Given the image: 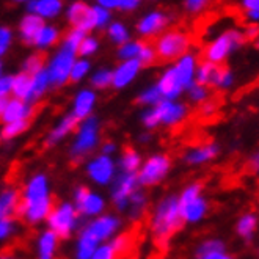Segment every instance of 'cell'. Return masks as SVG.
Instances as JSON below:
<instances>
[{
    "mask_svg": "<svg viewBox=\"0 0 259 259\" xmlns=\"http://www.w3.org/2000/svg\"><path fill=\"white\" fill-rule=\"evenodd\" d=\"M95 101H96L95 91L82 90L80 93L75 96V101H74V115L79 116L80 119L88 116L91 109H93V105H95Z\"/></svg>",
    "mask_w": 259,
    "mask_h": 259,
    "instance_id": "cell-23",
    "label": "cell"
},
{
    "mask_svg": "<svg viewBox=\"0 0 259 259\" xmlns=\"http://www.w3.org/2000/svg\"><path fill=\"white\" fill-rule=\"evenodd\" d=\"M90 190L87 187H79L77 192H75V203H77V207H80L85 201H87V198L90 196Z\"/></svg>",
    "mask_w": 259,
    "mask_h": 259,
    "instance_id": "cell-56",
    "label": "cell"
},
{
    "mask_svg": "<svg viewBox=\"0 0 259 259\" xmlns=\"http://www.w3.org/2000/svg\"><path fill=\"white\" fill-rule=\"evenodd\" d=\"M13 38H14V33L10 27L7 25L0 27V55H5L8 52V49L13 44Z\"/></svg>",
    "mask_w": 259,
    "mask_h": 259,
    "instance_id": "cell-48",
    "label": "cell"
},
{
    "mask_svg": "<svg viewBox=\"0 0 259 259\" xmlns=\"http://www.w3.org/2000/svg\"><path fill=\"white\" fill-rule=\"evenodd\" d=\"M30 124H32V119H21V121H14V123L7 124V127H5L4 132H2L4 140L16 137L18 134H21V132H24L25 129H28Z\"/></svg>",
    "mask_w": 259,
    "mask_h": 259,
    "instance_id": "cell-40",
    "label": "cell"
},
{
    "mask_svg": "<svg viewBox=\"0 0 259 259\" xmlns=\"http://www.w3.org/2000/svg\"><path fill=\"white\" fill-rule=\"evenodd\" d=\"M137 181H139V176L135 173H126L116 179V184L113 187V200L119 209H123L126 206V201L135 190Z\"/></svg>",
    "mask_w": 259,
    "mask_h": 259,
    "instance_id": "cell-16",
    "label": "cell"
},
{
    "mask_svg": "<svg viewBox=\"0 0 259 259\" xmlns=\"http://www.w3.org/2000/svg\"><path fill=\"white\" fill-rule=\"evenodd\" d=\"M46 58H44V54L42 52H33V54H30L25 60H24V63H22V71L30 74V75H35L36 72L42 71L46 66Z\"/></svg>",
    "mask_w": 259,
    "mask_h": 259,
    "instance_id": "cell-31",
    "label": "cell"
},
{
    "mask_svg": "<svg viewBox=\"0 0 259 259\" xmlns=\"http://www.w3.org/2000/svg\"><path fill=\"white\" fill-rule=\"evenodd\" d=\"M243 11H259V0H240Z\"/></svg>",
    "mask_w": 259,
    "mask_h": 259,
    "instance_id": "cell-57",
    "label": "cell"
},
{
    "mask_svg": "<svg viewBox=\"0 0 259 259\" xmlns=\"http://www.w3.org/2000/svg\"><path fill=\"white\" fill-rule=\"evenodd\" d=\"M58 42H62V32L54 24H44V27L39 30V33L33 42V48H36L39 52L48 51Z\"/></svg>",
    "mask_w": 259,
    "mask_h": 259,
    "instance_id": "cell-17",
    "label": "cell"
},
{
    "mask_svg": "<svg viewBox=\"0 0 259 259\" xmlns=\"http://www.w3.org/2000/svg\"><path fill=\"white\" fill-rule=\"evenodd\" d=\"M189 96L193 102L196 104H201L204 101H207L210 98V91H209V87H204V85H200V83H193L190 88H189Z\"/></svg>",
    "mask_w": 259,
    "mask_h": 259,
    "instance_id": "cell-44",
    "label": "cell"
},
{
    "mask_svg": "<svg viewBox=\"0 0 259 259\" xmlns=\"http://www.w3.org/2000/svg\"><path fill=\"white\" fill-rule=\"evenodd\" d=\"M243 32V36H245L247 41H256L259 38V25L257 24H248L245 25V28L242 30Z\"/></svg>",
    "mask_w": 259,
    "mask_h": 259,
    "instance_id": "cell-53",
    "label": "cell"
},
{
    "mask_svg": "<svg viewBox=\"0 0 259 259\" xmlns=\"http://www.w3.org/2000/svg\"><path fill=\"white\" fill-rule=\"evenodd\" d=\"M90 69H91V63L88 62V58H77V62H75L74 66H72L69 82L77 83V82L83 80L88 75Z\"/></svg>",
    "mask_w": 259,
    "mask_h": 259,
    "instance_id": "cell-36",
    "label": "cell"
},
{
    "mask_svg": "<svg viewBox=\"0 0 259 259\" xmlns=\"http://www.w3.org/2000/svg\"><path fill=\"white\" fill-rule=\"evenodd\" d=\"M87 35L88 33L83 32V30L74 28V27H71L65 33L57 52L51 57L48 66H46V69L49 72L51 87L58 88L65 85L66 82H69L72 66L77 62V57H79L77 54L79 48Z\"/></svg>",
    "mask_w": 259,
    "mask_h": 259,
    "instance_id": "cell-2",
    "label": "cell"
},
{
    "mask_svg": "<svg viewBox=\"0 0 259 259\" xmlns=\"http://www.w3.org/2000/svg\"><path fill=\"white\" fill-rule=\"evenodd\" d=\"M210 2L212 0H182V8L189 16H196V14H201L204 10H207Z\"/></svg>",
    "mask_w": 259,
    "mask_h": 259,
    "instance_id": "cell-39",
    "label": "cell"
},
{
    "mask_svg": "<svg viewBox=\"0 0 259 259\" xmlns=\"http://www.w3.org/2000/svg\"><path fill=\"white\" fill-rule=\"evenodd\" d=\"M159 113H160V119L163 123L168 124H176L178 121L184 119L187 115V107L182 104H175L171 101H162L160 104L156 105Z\"/></svg>",
    "mask_w": 259,
    "mask_h": 259,
    "instance_id": "cell-19",
    "label": "cell"
},
{
    "mask_svg": "<svg viewBox=\"0 0 259 259\" xmlns=\"http://www.w3.org/2000/svg\"><path fill=\"white\" fill-rule=\"evenodd\" d=\"M13 95L14 98L30 102V98H32V75L24 71L13 75Z\"/></svg>",
    "mask_w": 259,
    "mask_h": 259,
    "instance_id": "cell-21",
    "label": "cell"
},
{
    "mask_svg": "<svg viewBox=\"0 0 259 259\" xmlns=\"http://www.w3.org/2000/svg\"><path fill=\"white\" fill-rule=\"evenodd\" d=\"M245 41L247 39L240 30L237 28L226 30V32L220 33L217 38H214L210 42L206 44V48L203 51V58L210 63L223 65L226 62V58L237 49H240Z\"/></svg>",
    "mask_w": 259,
    "mask_h": 259,
    "instance_id": "cell-4",
    "label": "cell"
},
{
    "mask_svg": "<svg viewBox=\"0 0 259 259\" xmlns=\"http://www.w3.org/2000/svg\"><path fill=\"white\" fill-rule=\"evenodd\" d=\"M51 85V79H49V72L48 69H42L39 72H36L35 75H32V98H30V102H33L35 99L41 98L46 90Z\"/></svg>",
    "mask_w": 259,
    "mask_h": 259,
    "instance_id": "cell-28",
    "label": "cell"
},
{
    "mask_svg": "<svg viewBox=\"0 0 259 259\" xmlns=\"http://www.w3.org/2000/svg\"><path fill=\"white\" fill-rule=\"evenodd\" d=\"M57 239H58V236L54 231H48L41 237V242H39V256H41V259H52L54 250H55V245H57Z\"/></svg>",
    "mask_w": 259,
    "mask_h": 259,
    "instance_id": "cell-34",
    "label": "cell"
},
{
    "mask_svg": "<svg viewBox=\"0 0 259 259\" xmlns=\"http://www.w3.org/2000/svg\"><path fill=\"white\" fill-rule=\"evenodd\" d=\"M203 259H231L230 256H225V254H222V253H210V254H207L206 257H203Z\"/></svg>",
    "mask_w": 259,
    "mask_h": 259,
    "instance_id": "cell-59",
    "label": "cell"
},
{
    "mask_svg": "<svg viewBox=\"0 0 259 259\" xmlns=\"http://www.w3.org/2000/svg\"><path fill=\"white\" fill-rule=\"evenodd\" d=\"M170 168V159L166 156H154L151 157L143 166L142 173L139 175V181L145 186H152L160 181Z\"/></svg>",
    "mask_w": 259,
    "mask_h": 259,
    "instance_id": "cell-10",
    "label": "cell"
},
{
    "mask_svg": "<svg viewBox=\"0 0 259 259\" xmlns=\"http://www.w3.org/2000/svg\"><path fill=\"white\" fill-rule=\"evenodd\" d=\"M240 173H243V175L259 173V152H256L253 157H250V159L245 160V163H243L242 168H240Z\"/></svg>",
    "mask_w": 259,
    "mask_h": 259,
    "instance_id": "cell-49",
    "label": "cell"
},
{
    "mask_svg": "<svg viewBox=\"0 0 259 259\" xmlns=\"http://www.w3.org/2000/svg\"><path fill=\"white\" fill-rule=\"evenodd\" d=\"M223 65H215V63H210V62H200L196 69V83L204 85V87H217L219 77L223 71Z\"/></svg>",
    "mask_w": 259,
    "mask_h": 259,
    "instance_id": "cell-18",
    "label": "cell"
},
{
    "mask_svg": "<svg viewBox=\"0 0 259 259\" xmlns=\"http://www.w3.org/2000/svg\"><path fill=\"white\" fill-rule=\"evenodd\" d=\"M119 4H121V0H95V5H99L109 11L119 10Z\"/></svg>",
    "mask_w": 259,
    "mask_h": 259,
    "instance_id": "cell-54",
    "label": "cell"
},
{
    "mask_svg": "<svg viewBox=\"0 0 259 259\" xmlns=\"http://www.w3.org/2000/svg\"><path fill=\"white\" fill-rule=\"evenodd\" d=\"M96 126H98V121L95 116L88 118L83 123V127L80 131L79 139L72 148V160L82 162L88 152L95 148V145H96Z\"/></svg>",
    "mask_w": 259,
    "mask_h": 259,
    "instance_id": "cell-8",
    "label": "cell"
},
{
    "mask_svg": "<svg viewBox=\"0 0 259 259\" xmlns=\"http://www.w3.org/2000/svg\"><path fill=\"white\" fill-rule=\"evenodd\" d=\"M93 21L95 30H107L112 21V11L105 10L99 5H93Z\"/></svg>",
    "mask_w": 259,
    "mask_h": 259,
    "instance_id": "cell-35",
    "label": "cell"
},
{
    "mask_svg": "<svg viewBox=\"0 0 259 259\" xmlns=\"http://www.w3.org/2000/svg\"><path fill=\"white\" fill-rule=\"evenodd\" d=\"M182 226L184 219L181 215L179 201L175 196H166L159 203L156 215L152 219V251L148 259H165L170 239L182 230Z\"/></svg>",
    "mask_w": 259,
    "mask_h": 259,
    "instance_id": "cell-1",
    "label": "cell"
},
{
    "mask_svg": "<svg viewBox=\"0 0 259 259\" xmlns=\"http://www.w3.org/2000/svg\"><path fill=\"white\" fill-rule=\"evenodd\" d=\"M119 163H121V166H123V170L126 173H134L137 168H139V165H140V157L134 151V148L126 145L123 148V157H121Z\"/></svg>",
    "mask_w": 259,
    "mask_h": 259,
    "instance_id": "cell-33",
    "label": "cell"
},
{
    "mask_svg": "<svg viewBox=\"0 0 259 259\" xmlns=\"http://www.w3.org/2000/svg\"><path fill=\"white\" fill-rule=\"evenodd\" d=\"M27 13H33L44 21H54L65 13L63 0H30L25 5Z\"/></svg>",
    "mask_w": 259,
    "mask_h": 259,
    "instance_id": "cell-11",
    "label": "cell"
},
{
    "mask_svg": "<svg viewBox=\"0 0 259 259\" xmlns=\"http://www.w3.org/2000/svg\"><path fill=\"white\" fill-rule=\"evenodd\" d=\"M99 51V39L93 35H87L85 39L82 41L80 48H79V57L80 58H88L91 55H95Z\"/></svg>",
    "mask_w": 259,
    "mask_h": 259,
    "instance_id": "cell-38",
    "label": "cell"
},
{
    "mask_svg": "<svg viewBox=\"0 0 259 259\" xmlns=\"http://www.w3.org/2000/svg\"><path fill=\"white\" fill-rule=\"evenodd\" d=\"M112 171H113V163H112V160L109 157H105V156L95 160L88 168V173L91 175V178H93L95 181H98V182H101V184L109 182V179L112 176Z\"/></svg>",
    "mask_w": 259,
    "mask_h": 259,
    "instance_id": "cell-22",
    "label": "cell"
},
{
    "mask_svg": "<svg viewBox=\"0 0 259 259\" xmlns=\"http://www.w3.org/2000/svg\"><path fill=\"white\" fill-rule=\"evenodd\" d=\"M217 146H214L212 143L209 145H204V146H200V148H196L195 151H192L190 154L186 157V160L189 163H196V162H204V160H209L212 157H215L217 156Z\"/></svg>",
    "mask_w": 259,
    "mask_h": 259,
    "instance_id": "cell-30",
    "label": "cell"
},
{
    "mask_svg": "<svg viewBox=\"0 0 259 259\" xmlns=\"http://www.w3.org/2000/svg\"><path fill=\"white\" fill-rule=\"evenodd\" d=\"M157 87L165 99H175L181 95V91L184 90V87H182L178 77V71L175 65L163 71V74L160 75V79L157 82Z\"/></svg>",
    "mask_w": 259,
    "mask_h": 259,
    "instance_id": "cell-15",
    "label": "cell"
},
{
    "mask_svg": "<svg viewBox=\"0 0 259 259\" xmlns=\"http://www.w3.org/2000/svg\"><path fill=\"white\" fill-rule=\"evenodd\" d=\"M162 99H163V96H162V93H160V90H159V87L156 85V87H149L148 90H145L143 93L137 98V104H160L162 102Z\"/></svg>",
    "mask_w": 259,
    "mask_h": 259,
    "instance_id": "cell-41",
    "label": "cell"
},
{
    "mask_svg": "<svg viewBox=\"0 0 259 259\" xmlns=\"http://www.w3.org/2000/svg\"><path fill=\"white\" fill-rule=\"evenodd\" d=\"M254 48H256V49H259V38L254 41Z\"/></svg>",
    "mask_w": 259,
    "mask_h": 259,
    "instance_id": "cell-61",
    "label": "cell"
},
{
    "mask_svg": "<svg viewBox=\"0 0 259 259\" xmlns=\"http://www.w3.org/2000/svg\"><path fill=\"white\" fill-rule=\"evenodd\" d=\"M206 201L201 200V198H196V200L190 201L186 206H179L182 219L187 222H196L198 219H201L206 212Z\"/></svg>",
    "mask_w": 259,
    "mask_h": 259,
    "instance_id": "cell-26",
    "label": "cell"
},
{
    "mask_svg": "<svg viewBox=\"0 0 259 259\" xmlns=\"http://www.w3.org/2000/svg\"><path fill=\"white\" fill-rule=\"evenodd\" d=\"M90 82L98 90H105L109 87H113V71H110L107 68H101L91 75Z\"/></svg>",
    "mask_w": 259,
    "mask_h": 259,
    "instance_id": "cell-32",
    "label": "cell"
},
{
    "mask_svg": "<svg viewBox=\"0 0 259 259\" xmlns=\"http://www.w3.org/2000/svg\"><path fill=\"white\" fill-rule=\"evenodd\" d=\"M48 219H49V223L52 226L54 233L58 237H62V239L69 237L71 228L75 220V212L69 204H63L62 207L55 206Z\"/></svg>",
    "mask_w": 259,
    "mask_h": 259,
    "instance_id": "cell-9",
    "label": "cell"
},
{
    "mask_svg": "<svg viewBox=\"0 0 259 259\" xmlns=\"http://www.w3.org/2000/svg\"><path fill=\"white\" fill-rule=\"evenodd\" d=\"M143 121H145V124H146V126H149V127L157 126V124L160 123V121H162V119H160V113H159L157 107H156V109H152V110H149V112L145 115Z\"/></svg>",
    "mask_w": 259,
    "mask_h": 259,
    "instance_id": "cell-52",
    "label": "cell"
},
{
    "mask_svg": "<svg viewBox=\"0 0 259 259\" xmlns=\"http://www.w3.org/2000/svg\"><path fill=\"white\" fill-rule=\"evenodd\" d=\"M65 18L74 28L83 30L87 33L95 30L93 5H88L83 0H72L69 5H66Z\"/></svg>",
    "mask_w": 259,
    "mask_h": 259,
    "instance_id": "cell-6",
    "label": "cell"
},
{
    "mask_svg": "<svg viewBox=\"0 0 259 259\" xmlns=\"http://www.w3.org/2000/svg\"><path fill=\"white\" fill-rule=\"evenodd\" d=\"M198 65H200V60H198V57L192 52L186 54L184 57H181L175 63V68L178 71V77L184 88L189 90L196 82L195 77H196Z\"/></svg>",
    "mask_w": 259,
    "mask_h": 259,
    "instance_id": "cell-13",
    "label": "cell"
},
{
    "mask_svg": "<svg viewBox=\"0 0 259 259\" xmlns=\"http://www.w3.org/2000/svg\"><path fill=\"white\" fill-rule=\"evenodd\" d=\"M118 228V220L116 219H112V217H102L93 223H90L83 233L85 234H90L91 237H95L98 242L101 239H105V237H109L115 230Z\"/></svg>",
    "mask_w": 259,
    "mask_h": 259,
    "instance_id": "cell-20",
    "label": "cell"
},
{
    "mask_svg": "<svg viewBox=\"0 0 259 259\" xmlns=\"http://www.w3.org/2000/svg\"><path fill=\"white\" fill-rule=\"evenodd\" d=\"M2 259H7V257H2Z\"/></svg>",
    "mask_w": 259,
    "mask_h": 259,
    "instance_id": "cell-62",
    "label": "cell"
},
{
    "mask_svg": "<svg viewBox=\"0 0 259 259\" xmlns=\"http://www.w3.org/2000/svg\"><path fill=\"white\" fill-rule=\"evenodd\" d=\"M143 65L140 63V60H126L121 62L115 69H113V88L121 90L127 87L140 72Z\"/></svg>",
    "mask_w": 259,
    "mask_h": 259,
    "instance_id": "cell-14",
    "label": "cell"
},
{
    "mask_svg": "<svg viewBox=\"0 0 259 259\" xmlns=\"http://www.w3.org/2000/svg\"><path fill=\"white\" fill-rule=\"evenodd\" d=\"M96 243H98V240L95 237L82 233V239H80V243H79V251H77L79 259H90L91 256H93Z\"/></svg>",
    "mask_w": 259,
    "mask_h": 259,
    "instance_id": "cell-37",
    "label": "cell"
},
{
    "mask_svg": "<svg viewBox=\"0 0 259 259\" xmlns=\"http://www.w3.org/2000/svg\"><path fill=\"white\" fill-rule=\"evenodd\" d=\"M243 16H245L248 24H257L259 25V11H243Z\"/></svg>",
    "mask_w": 259,
    "mask_h": 259,
    "instance_id": "cell-58",
    "label": "cell"
},
{
    "mask_svg": "<svg viewBox=\"0 0 259 259\" xmlns=\"http://www.w3.org/2000/svg\"><path fill=\"white\" fill-rule=\"evenodd\" d=\"M11 2H13V4H19V5H21V4L27 5V4L30 2V0H11Z\"/></svg>",
    "mask_w": 259,
    "mask_h": 259,
    "instance_id": "cell-60",
    "label": "cell"
},
{
    "mask_svg": "<svg viewBox=\"0 0 259 259\" xmlns=\"http://www.w3.org/2000/svg\"><path fill=\"white\" fill-rule=\"evenodd\" d=\"M39 107H32L30 109L27 102L18 98L7 99L2 98L0 102V112H2V119L4 123H14V121H21V119H32L35 118L36 112Z\"/></svg>",
    "mask_w": 259,
    "mask_h": 259,
    "instance_id": "cell-7",
    "label": "cell"
},
{
    "mask_svg": "<svg viewBox=\"0 0 259 259\" xmlns=\"http://www.w3.org/2000/svg\"><path fill=\"white\" fill-rule=\"evenodd\" d=\"M171 18L162 10H151L148 13H145L143 16L137 21L135 24V33L142 36V38H157L159 35H162L165 30H168V27Z\"/></svg>",
    "mask_w": 259,
    "mask_h": 259,
    "instance_id": "cell-5",
    "label": "cell"
},
{
    "mask_svg": "<svg viewBox=\"0 0 259 259\" xmlns=\"http://www.w3.org/2000/svg\"><path fill=\"white\" fill-rule=\"evenodd\" d=\"M93 259H113V248H112V245L101 247L96 251V254L93 256Z\"/></svg>",
    "mask_w": 259,
    "mask_h": 259,
    "instance_id": "cell-55",
    "label": "cell"
},
{
    "mask_svg": "<svg viewBox=\"0 0 259 259\" xmlns=\"http://www.w3.org/2000/svg\"><path fill=\"white\" fill-rule=\"evenodd\" d=\"M201 189H203V182H195V184H192L189 189H186L181 196V200H179V206H186L190 201L196 200V198H200L198 195H200Z\"/></svg>",
    "mask_w": 259,
    "mask_h": 259,
    "instance_id": "cell-47",
    "label": "cell"
},
{
    "mask_svg": "<svg viewBox=\"0 0 259 259\" xmlns=\"http://www.w3.org/2000/svg\"><path fill=\"white\" fill-rule=\"evenodd\" d=\"M143 46H145L143 39H131L129 42L118 48V58L121 62H126V60H139Z\"/></svg>",
    "mask_w": 259,
    "mask_h": 259,
    "instance_id": "cell-27",
    "label": "cell"
},
{
    "mask_svg": "<svg viewBox=\"0 0 259 259\" xmlns=\"http://www.w3.org/2000/svg\"><path fill=\"white\" fill-rule=\"evenodd\" d=\"M143 0H121L119 4V11L123 13H134L140 8Z\"/></svg>",
    "mask_w": 259,
    "mask_h": 259,
    "instance_id": "cell-51",
    "label": "cell"
},
{
    "mask_svg": "<svg viewBox=\"0 0 259 259\" xmlns=\"http://www.w3.org/2000/svg\"><path fill=\"white\" fill-rule=\"evenodd\" d=\"M10 93H13V75H2V79H0V96L7 98Z\"/></svg>",
    "mask_w": 259,
    "mask_h": 259,
    "instance_id": "cell-50",
    "label": "cell"
},
{
    "mask_svg": "<svg viewBox=\"0 0 259 259\" xmlns=\"http://www.w3.org/2000/svg\"><path fill=\"white\" fill-rule=\"evenodd\" d=\"M102 206H104V203L98 195H90L87 198V201L79 207V210L82 212V214L91 215V214H98V212L102 209Z\"/></svg>",
    "mask_w": 259,
    "mask_h": 259,
    "instance_id": "cell-43",
    "label": "cell"
},
{
    "mask_svg": "<svg viewBox=\"0 0 259 259\" xmlns=\"http://www.w3.org/2000/svg\"><path fill=\"white\" fill-rule=\"evenodd\" d=\"M105 33H107V38L113 44H116L118 48L132 39L131 38V30L127 28V25L124 22H121V21H113L109 25V28L105 30Z\"/></svg>",
    "mask_w": 259,
    "mask_h": 259,
    "instance_id": "cell-24",
    "label": "cell"
},
{
    "mask_svg": "<svg viewBox=\"0 0 259 259\" xmlns=\"http://www.w3.org/2000/svg\"><path fill=\"white\" fill-rule=\"evenodd\" d=\"M79 123H80V118H79V116H75V115H69V116H66V118L62 121V124H60V126H58V127L51 134L49 140L46 142V146L54 145L57 140H60V139H62V137H65L68 132L75 131V129H77V126H79Z\"/></svg>",
    "mask_w": 259,
    "mask_h": 259,
    "instance_id": "cell-25",
    "label": "cell"
},
{
    "mask_svg": "<svg viewBox=\"0 0 259 259\" xmlns=\"http://www.w3.org/2000/svg\"><path fill=\"white\" fill-rule=\"evenodd\" d=\"M222 251H223V243L220 240H207L200 247V250H198L196 257L203 259L210 253H222Z\"/></svg>",
    "mask_w": 259,
    "mask_h": 259,
    "instance_id": "cell-45",
    "label": "cell"
},
{
    "mask_svg": "<svg viewBox=\"0 0 259 259\" xmlns=\"http://www.w3.org/2000/svg\"><path fill=\"white\" fill-rule=\"evenodd\" d=\"M46 21L33 13H25L24 16L19 21L18 25V35L21 38V41L27 46H33L39 30L44 27Z\"/></svg>",
    "mask_w": 259,
    "mask_h": 259,
    "instance_id": "cell-12",
    "label": "cell"
},
{
    "mask_svg": "<svg viewBox=\"0 0 259 259\" xmlns=\"http://www.w3.org/2000/svg\"><path fill=\"white\" fill-rule=\"evenodd\" d=\"M46 178L44 176H36L27 189V200L28 204L38 203L41 200H46Z\"/></svg>",
    "mask_w": 259,
    "mask_h": 259,
    "instance_id": "cell-29",
    "label": "cell"
},
{
    "mask_svg": "<svg viewBox=\"0 0 259 259\" xmlns=\"http://www.w3.org/2000/svg\"><path fill=\"white\" fill-rule=\"evenodd\" d=\"M256 230V219L253 215H245L242 217L239 225H237V233L243 237H250L253 231Z\"/></svg>",
    "mask_w": 259,
    "mask_h": 259,
    "instance_id": "cell-46",
    "label": "cell"
},
{
    "mask_svg": "<svg viewBox=\"0 0 259 259\" xmlns=\"http://www.w3.org/2000/svg\"><path fill=\"white\" fill-rule=\"evenodd\" d=\"M140 60V63L145 66H151V65H154L157 62V52H156V48H154V44H151L148 41H145V46H143V49H142V54L139 57Z\"/></svg>",
    "mask_w": 259,
    "mask_h": 259,
    "instance_id": "cell-42",
    "label": "cell"
},
{
    "mask_svg": "<svg viewBox=\"0 0 259 259\" xmlns=\"http://www.w3.org/2000/svg\"><path fill=\"white\" fill-rule=\"evenodd\" d=\"M154 48L157 52V58L163 63L178 62L181 57L190 52V36L187 32L181 28H168L162 35L154 39Z\"/></svg>",
    "mask_w": 259,
    "mask_h": 259,
    "instance_id": "cell-3",
    "label": "cell"
}]
</instances>
